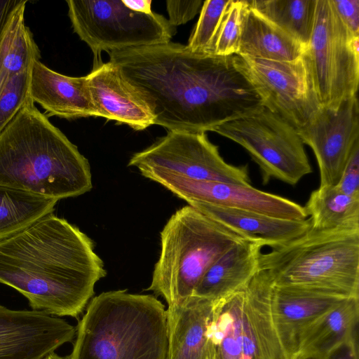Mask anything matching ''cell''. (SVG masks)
<instances>
[{
    "instance_id": "cell-7",
    "label": "cell",
    "mask_w": 359,
    "mask_h": 359,
    "mask_svg": "<svg viewBox=\"0 0 359 359\" xmlns=\"http://www.w3.org/2000/svg\"><path fill=\"white\" fill-rule=\"evenodd\" d=\"M74 32L94 55L93 67L101 65V53L166 43L176 33L168 19L152 12L128 8L122 0H68Z\"/></svg>"
},
{
    "instance_id": "cell-36",
    "label": "cell",
    "mask_w": 359,
    "mask_h": 359,
    "mask_svg": "<svg viewBox=\"0 0 359 359\" xmlns=\"http://www.w3.org/2000/svg\"><path fill=\"white\" fill-rule=\"evenodd\" d=\"M123 3L130 9L137 13L149 14L153 11L151 9V0H122Z\"/></svg>"
},
{
    "instance_id": "cell-32",
    "label": "cell",
    "mask_w": 359,
    "mask_h": 359,
    "mask_svg": "<svg viewBox=\"0 0 359 359\" xmlns=\"http://www.w3.org/2000/svg\"><path fill=\"white\" fill-rule=\"evenodd\" d=\"M335 186L345 194L359 196V142L355 144Z\"/></svg>"
},
{
    "instance_id": "cell-30",
    "label": "cell",
    "mask_w": 359,
    "mask_h": 359,
    "mask_svg": "<svg viewBox=\"0 0 359 359\" xmlns=\"http://www.w3.org/2000/svg\"><path fill=\"white\" fill-rule=\"evenodd\" d=\"M229 0L203 2L198 22L189 39L187 48L194 53L207 54Z\"/></svg>"
},
{
    "instance_id": "cell-22",
    "label": "cell",
    "mask_w": 359,
    "mask_h": 359,
    "mask_svg": "<svg viewBox=\"0 0 359 359\" xmlns=\"http://www.w3.org/2000/svg\"><path fill=\"white\" fill-rule=\"evenodd\" d=\"M358 299L338 304L300 335L294 359L325 356L341 344L358 338Z\"/></svg>"
},
{
    "instance_id": "cell-21",
    "label": "cell",
    "mask_w": 359,
    "mask_h": 359,
    "mask_svg": "<svg viewBox=\"0 0 359 359\" xmlns=\"http://www.w3.org/2000/svg\"><path fill=\"white\" fill-rule=\"evenodd\" d=\"M213 302L191 296L168 307L167 359H205L207 330Z\"/></svg>"
},
{
    "instance_id": "cell-3",
    "label": "cell",
    "mask_w": 359,
    "mask_h": 359,
    "mask_svg": "<svg viewBox=\"0 0 359 359\" xmlns=\"http://www.w3.org/2000/svg\"><path fill=\"white\" fill-rule=\"evenodd\" d=\"M0 185L57 201L93 188L88 159L32 100L0 134Z\"/></svg>"
},
{
    "instance_id": "cell-20",
    "label": "cell",
    "mask_w": 359,
    "mask_h": 359,
    "mask_svg": "<svg viewBox=\"0 0 359 359\" xmlns=\"http://www.w3.org/2000/svg\"><path fill=\"white\" fill-rule=\"evenodd\" d=\"M263 247L249 239L234 244L210 265L191 296L215 301L243 288L259 271Z\"/></svg>"
},
{
    "instance_id": "cell-35",
    "label": "cell",
    "mask_w": 359,
    "mask_h": 359,
    "mask_svg": "<svg viewBox=\"0 0 359 359\" xmlns=\"http://www.w3.org/2000/svg\"><path fill=\"white\" fill-rule=\"evenodd\" d=\"M358 341L357 338L344 342L323 357L306 358L303 359H358Z\"/></svg>"
},
{
    "instance_id": "cell-9",
    "label": "cell",
    "mask_w": 359,
    "mask_h": 359,
    "mask_svg": "<svg viewBox=\"0 0 359 359\" xmlns=\"http://www.w3.org/2000/svg\"><path fill=\"white\" fill-rule=\"evenodd\" d=\"M212 131L239 144L249 153L259 167L264 184L273 178L294 185L312 172L297 130L264 106Z\"/></svg>"
},
{
    "instance_id": "cell-34",
    "label": "cell",
    "mask_w": 359,
    "mask_h": 359,
    "mask_svg": "<svg viewBox=\"0 0 359 359\" xmlns=\"http://www.w3.org/2000/svg\"><path fill=\"white\" fill-rule=\"evenodd\" d=\"M341 20L350 31L359 36V0H332Z\"/></svg>"
},
{
    "instance_id": "cell-14",
    "label": "cell",
    "mask_w": 359,
    "mask_h": 359,
    "mask_svg": "<svg viewBox=\"0 0 359 359\" xmlns=\"http://www.w3.org/2000/svg\"><path fill=\"white\" fill-rule=\"evenodd\" d=\"M76 333L73 325L58 317L0 304V359H43L72 342Z\"/></svg>"
},
{
    "instance_id": "cell-5",
    "label": "cell",
    "mask_w": 359,
    "mask_h": 359,
    "mask_svg": "<svg viewBox=\"0 0 359 359\" xmlns=\"http://www.w3.org/2000/svg\"><path fill=\"white\" fill-rule=\"evenodd\" d=\"M259 270L276 287L359 297V232L310 228L284 245L262 252Z\"/></svg>"
},
{
    "instance_id": "cell-1",
    "label": "cell",
    "mask_w": 359,
    "mask_h": 359,
    "mask_svg": "<svg viewBox=\"0 0 359 359\" xmlns=\"http://www.w3.org/2000/svg\"><path fill=\"white\" fill-rule=\"evenodd\" d=\"M108 53L147 99L154 125L168 131H212L263 106L236 54L197 53L171 41Z\"/></svg>"
},
{
    "instance_id": "cell-10",
    "label": "cell",
    "mask_w": 359,
    "mask_h": 359,
    "mask_svg": "<svg viewBox=\"0 0 359 359\" xmlns=\"http://www.w3.org/2000/svg\"><path fill=\"white\" fill-rule=\"evenodd\" d=\"M128 165L147 178L161 174L250 185L248 166L227 163L204 132L168 131L165 136L134 154Z\"/></svg>"
},
{
    "instance_id": "cell-8",
    "label": "cell",
    "mask_w": 359,
    "mask_h": 359,
    "mask_svg": "<svg viewBox=\"0 0 359 359\" xmlns=\"http://www.w3.org/2000/svg\"><path fill=\"white\" fill-rule=\"evenodd\" d=\"M304 54L321 108L336 109L357 95L359 36L337 14L332 0H317L314 26Z\"/></svg>"
},
{
    "instance_id": "cell-19",
    "label": "cell",
    "mask_w": 359,
    "mask_h": 359,
    "mask_svg": "<svg viewBox=\"0 0 359 359\" xmlns=\"http://www.w3.org/2000/svg\"><path fill=\"white\" fill-rule=\"evenodd\" d=\"M241 237L275 249L306 232L309 218L290 220L243 210L194 202L189 204Z\"/></svg>"
},
{
    "instance_id": "cell-38",
    "label": "cell",
    "mask_w": 359,
    "mask_h": 359,
    "mask_svg": "<svg viewBox=\"0 0 359 359\" xmlns=\"http://www.w3.org/2000/svg\"><path fill=\"white\" fill-rule=\"evenodd\" d=\"M43 359H71L70 355L61 356L55 352L50 353Z\"/></svg>"
},
{
    "instance_id": "cell-15",
    "label": "cell",
    "mask_w": 359,
    "mask_h": 359,
    "mask_svg": "<svg viewBox=\"0 0 359 359\" xmlns=\"http://www.w3.org/2000/svg\"><path fill=\"white\" fill-rule=\"evenodd\" d=\"M97 117L142 130L154 125L155 116L142 92L112 62L93 67L86 76Z\"/></svg>"
},
{
    "instance_id": "cell-24",
    "label": "cell",
    "mask_w": 359,
    "mask_h": 359,
    "mask_svg": "<svg viewBox=\"0 0 359 359\" xmlns=\"http://www.w3.org/2000/svg\"><path fill=\"white\" fill-rule=\"evenodd\" d=\"M245 286L214 301L207 330L205 359L243 358Z\"/></svg>"
},
{
    "instance_id": "cell-23",
    "label": "cell",
    "mask_w": 359,
    "mask_h": 359,
    "mask_svg": "<svg viewBox=\"0 0 359 359\" xmlns=\"http://www.w3.org/2000/svg\"><path fill=\"white\" fill-rule=\"evenodd\" d=\"M305 48L245 1L243 10L241 34L236 55L278 62L299 57Z\"/></svg>"
},
{
    "instance_id": "cell-29",
    "label": "cell",
    "mask_w": 359,
    "mask_h": 359,
    "mask_svg": "<svg viewBox=\"0 0 359 359\" xmlns=\"http://www.w3.org/2000/svg\"><path fill=\"white\" fill-rule=\"evenodd\" d=\"M245 5V1L229 0L207 54L229 56L238 53Z\"/></svg>"
},
{
    "instance_id": "cell-17",
    "label": "cell",
    "mask_w": 359,
    "mask_h": 359,
    "mask_svg": "<svg viewBox=\"0 0 359 359\" xmlns=\"http://www.w3.org/2000/svg\"><path fill=\"white\" fill-rule=\"evenodd\" d=\"M346 299L348 298L317 291L273 285L272 316L287 359H294L303 331Z\"/></svg>"
},
{
    "instance_id": "cell-6",
    "label": "cell",
    "mask_w": 359,
    "mask_h": 359,
    "mask_svg": "<svg viewBox=\"0 0 359 359\" xmlns=\"http://www.w3.org/2000/svg\"><path fill=\"white\" fill-rule=\"evenodd\" d=\"M245 239L191 205L177 210L161 232V249L150 286L168 307L192 295L210 265Z\"/></svg>"
},
{
    "instance_id": "cell-13",
    "label": "cell",
    "mask_w": 359,
    "mask_h": 359,
    "mask_svg": "<svg viewBox=\"0 0 359 359\" xmlns=\"http://www.w3.org/2000/svg\"><path fill=\"white\" fill-rule=\"evenodd\" d=\"M297 133L316 156L320 186L336 185L359 142L357 95L344 100L336 109L321 108L313 122Z\"/></svg>"
},
{
    "instance_id": "cell-31",
    "label": "cell",
    "mask_w": 359,
    "mask_h": 359,
    "mask_svg": "<svg viewBox=\"0 0 359 359\" xmlns=\"http://www.w3.org/2000/svg\"><path fill=\"white\" fill-rule=\"evenodd\" d=\"M31 68L13 77L0 95V134L30 100Z\"/></svg>"
},
{
    "instance_id": "cell-16",
    "label": "cell",
    "mask_w": 359,
    "mask_h": 359,
    "mask_svg": "<svg viewBox=\"0 0 359 359\" xmlns=\"http://www.w3.org/2000/svg\"><path fill=\"white\" fill-rule=\"evenodd\" d=\"M273 287L262 270L244 287L242 359H287L273 320Z\"/></svg>"
},
{
    "instance_id": "cell-26",
    "label": "cell",
    "mask_w": 359,
    "mask_h": 359,
    "mask_svg": "<svg viewBox=\"0 0 359 359\" xmlns=\"http://www.w3.org/2000/svg\"><path fill=\"white\" fill-rule=\"evenodd\" d=\"M311 229L320 231L359 232V196L334 186H319L304 207Z\"/></svg>"
},
{
    "instance_id": "cell-18",
    "label": "cell",
    "mask_w": 359,
    "mask_h": 359,
    "mask_svg": "<svg viewBox=\"0 0 359 359\" xmlns=\"http://www.w3.org/2000/svg\"><path fill=\"white\" fill-rule=\"evenodd\" d=\"M29 93L32 101L40 104L48 116L66 119L97 117L86 76H65L36 60L30 70Z\"/></svg>"
},
{
    "instance_id": "cell-11",
    "label": "cell",
    "mask_w": 359,
    "mask_h": 359,
    "mask_svg": "<svg viewBox=\"0 0 359 359\" xmlns=\"http://www.w3.org/2000/svg\"><path fill=\"white\" fill-rule=\"evenodd\" d=\"M237 56L240 67L264 107L297 132L313 122L321 107L304 52L296 60L287 62Z\"/></svg>"
},
{
    "instance_id": "cell-25",
    "label": "cell",
    "mask_w": 359,
    "mask_h": 359,
    "mask_svg": "<svg viewBox=\"0 0 359 359\" xmlns=\"http://www.w3.org/2000/svg\"><path fill=\"white\" fill-rule=\"evenodd\" d=\"M27 1L20 0L10 13L0 34V95L15 76L40 60V50L25 24Z\"/></svg>"
},
{
    "instance_id": "cell-27",
    "label": "cell",
    "mask_w": 359,
    "mask_h": 359,
    "mask_svg": "<svg viewBox=\"0 0 359 359\" xmlns=\"http://www.w3.org/2000/svg\"><path fill=\"white\" fill-rule=\"evenodd\" d=\"M57 200L0 185V241L53 213Z\"/></svg>"
},
{
    "instance_id": "cell-28",
    "label": "cell",
    "mask_w": 359,
    "mask_h": 359,
    "mask_svg": "<svg viewBox=\"0 0 359 359\" xmlns=\"http://www.w3.org/2000/svg\"><path fill=\"white\" fill-rule=\"evenodd\" d=\"M317 0H252L248 4L305 49L316 18Z\"/></svg>"
},
{
    "instance_id": "cell-2",
    "label": "cell",
    "mask_w": 359,
    "mask_h": 359,
    "mask_svg": "<svg viewBox=\"0 0 359 359\" xmlns=\"http://www.w3.org/2000/svg\"><path fill=\"white\" fill-rule=\"evenodd\" d=\"M106 274L92 240L53 213L0 241V283L22 294L34 311L78 318Z\"/></svg>"
},
{
    "instance_id": "cell-37",
    "label": "cell",
    "mask_w": 359,
    "mask_h": 359,
    "mask_svg": "<svg viewBox=\"0 0 359 359\" xmlns=\"http://www.w3.org/2000/svg\"><path fill=\"white\" fill-rule=\"evenodd\" d=\"M20 0H0V34L13 8Z\"/></svg>"
},
{
    "instance_id": "cell-12",
    "label": "cell",
    "mask_w": 359,
    "mask_h": 359,
    "mask_svg": "<svg viewBox=\"0 0 359 359\" xmlns=\"http://www.w3.org/2000/svg\"><path fill=\"white\" fill-rule=\"evenodd\" d=\"M148 179L161 184L188 204L204 203L290 220L307 219L303 206L259 190L251 184L199 181L161 174L151 175Z\"/></svg>"
},
{
    "instance_id": "cell-4",
    "label": "cell",
    "mask_w": 359,
    "mask_h": 359,
    "mask_svg": "<svg viewBox=\"0 0 359 359\" xmlns=\"http://www.w3.org/2000/svg\"><path fill=\"white\" fill-rule=\"evenodd\" d=\"M71 359H167L165 306L127 290L93 297L79 322Z\"/></svg>"
},
{
    "instance_id": "cell-33",
    "label": "cell",
    "mask_w": 359,
    "mask_h": 359,
    "mask_svg": "<svg viewBox=\"0 0 359 359\" xmlns=\"http://www.w3.org/2000/svg\"><path fill=\"white\" fill-rule=\"evenodd\" d=\"M202 4L201 0L166 1L168 22L174 27L187 23L198 13Z\"/></svg>"
}]
</instances>
